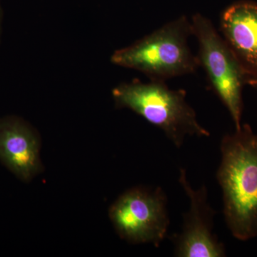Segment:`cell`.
<instances>
[{"label":"cell","mask_w":257,"mask_h":257,"mask_svg":"<svg viewBox=\"0 0 257 257\" xmlns=\"http://www.w3.org/2000/svg\"><path fill=\"white\" fill-rule=\"evenodd\" d=\"M216 179L230 232L240 241L257 237V134L248 124L224 135Z\"/></svg>","instance_id":"6da1fadb"},{"label":"cell","mask_w":257,"mask_h":257,"mask_svg":"<svg viewBox=\"0 0 257 257\" xmlns=\"http://www.w3.org/2000/svg\"><path fill=\"white\" fill-rule=\"evenodd\" d=\"M191 36H194L192 20L182 15L133 45L115 51L111 61L115 65L142 72L153 81L165 82L193 74L199 63L189 46Z\"/></svg>","instance_id":"7a4b0ae2"},{"label":"cell","mask_w":257,"mask_h":257,"mask_svg":"<svg viewBox=\"0 0 257 257\" xmlns=\"http://www.w3.org/2000/svg\"><path fill=\"white\" fill-rule=\"evenodd\" d=\"M111 94L116 107L126 108L143 116L162 130L177 148L182 147L187 136H210L198 121L184 89H170L162 81L144 83L137 79L121 83Z\"/></svg>","instance_id":"3957f363"},{"label":"cell","mask_w":257,"mask_h":257,"mask_svg":"<svg viewBox=\"0 0 257 257\" xmlns=\"http://www.w3.org/2000/svg\"><path fill=\"white\" fill-rule=\"evenodd\" d=\"M193 35L198 43L199 66L207 74L213 90L226 106L235 127L241 126L244 77L224 38L209 19L201 14L192 17Z\"/></svg>","instance_id":"277c9868"},{"label":"cell","mask_w":257,"mask_h":257,"mask_svg":"<svg viewBox=\"0 0 257 257\" xmlns=\"http://www.w3.org/2000/svg\"><path fill=\"white\" fill-rule=\"evenodd\" d=\"M109 219L121 239L159 246L168 231L167 197L161 187L128 189L109 208Z\"/></svg>","instance_id":"5b68a950"},{"label":"cell","mask_w":257,"mask_h":257,"mask_svg":"<svg viewBox=\"0 0 257 257\" xmlns=\"http://www.w3.org/2000/svg\"><path fill=\"white\" fill-rule=\"evenodd\" d=\"M179 182L189 199V209L183 214V224L172 236L177 257H224L226 248L214 234L215 211L208 201L207 187L194 189L185 170L179 171Z\"/></svg>","instance_id":"8992f818"},{"label":"cell","mask_w":257,"mask_h":257,"mask_svg":"<svg viewBox=\"0 0 257 257\" xmlns=\"http://www.w3.org/2000/svg\"><path fill=\"white\" fill-rule=\"evenodd\" d=\"M220 29L245 83L257 87V3L239 0L230 5L221 13Z\"/></svg>","instance_id":"52a82bcc"},{"label":"cell","mask_w":257,"mask_h":257,"mask_svg":"<svg viewBox=\"0 0 257 257\" xmlns=\"http://www.w3.org/2000/svg\"><path fill=\"white\" fill-rule=\"evenodd\" d=\"M40 140L26 121L15 116L0 119V161L20 180L28 182L41 172Z\"/></svg>","instance_id":"ba28073f"},{"label":"cell","mask_w":257,"mask_h":257,"mask_svg":"<svg viewBox=\"0 0 257 257\" xmlns=\"http://www.w3.org/2000/svg\"><path fill=\"white\" fill-rule=\"evenodd\" d=\"M4 8H3V0H0V44L3 32V23H4Z\"/></svg>","instance_id":"9c48e42d"},{"label":"cell","mask_w":257,"mask_h":257,"mask_svg":"<svg viewBox=\"0 0 257 257\" xmlns=\"http://www.w3.org/2000/svg\"><path fill=\"white\" fill-rule=\"evenodd\" d=\"M255 88H256V89H257V87H255Z\"/></svg>","instance_id":"30bf717a"}]
</instances>
